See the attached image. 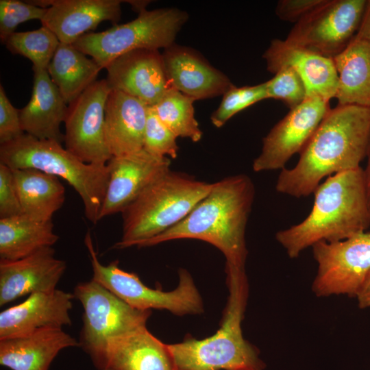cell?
<instances>
[{
  "mask_svg": "<svg viewBox=\"0 0 370 370\" xmlns=\"http://www.w3.org/2000/svg\"><path fill=\"white\" fill-rule=\"evenodd\" d=\"M110 91L106 79L97 80L68 105L65 148L84 162L107 164L112 158L105 132V107Z\"/></svg>",
  "mask_w": 370,
  "mask_h": 370,
  "instance_id": "cell-12",
  "label": "cell"
},
{
  "mask_svg": "<svg viewBox=\"0 0 370 370\" xmlns=\"http://www.w3.org/2000/svg\"><path fill=\"white\" fill-rule=\"evenodd\" d=\"M251 178L237 174L213 183L209 193L180 223L138 247L162 243L195 239L217 247L225 256V267L245 269V231L254 199Z\"/></svg>",
  "mask_w": 370,
  "mask_h": 370,
  "instance_id": "cell-2",
  "label": "cell"
},
{
  "mask_svg": "<svg viewBox=\"0 0 370 370\" xmlns=\"http://www.w3.org/2000/svg\"><path fill=\"white\" fill-rule=\"evenodd\" d=\"M23 214L12 169L0 163V219Z\"/></svg>",
  "mask_w": 370,
  "mask_h": 370,
  "instance_id": "cell-35",
  "label": "cell"
},
{
  "mask_svg": "<svg viewBox=\"0 0 370 370\" xmlns=\"http://www.w3.org/2000/svg\"><path fill=\"white\" fill-rule=\"evenodd\" d=\"M330 101L307 96L298 106L291 109L262 139L260 153L253 162L255 172L283 169L287 162L299 153L314 134L331 108Z\"/></svg>",
  "mask_w": 370,
  "mask_h": 370,
  "instance_id": "cell-13",
  "label": "cell"
},
{
  "mask_svg": "<svg viewBox=\"0 0 370 370\" xmlns=\"http://www.w3.org/2000/svg\"><path fill=\"white\" fill-rule=\"evenodd\" d=\"M367 2V0H323L295 23L285 40L333 58L355 36Z\"/></svg>",
  "mask_w": 370,
  "mask_h": 370,
  "instance_id": "cell-11",
  "label": "cell"
},
{
  "mask_svg": "<svg viewBox=\"0 0 370 370\" xmlns=\"http://www.w3.org/2000/svg\"><path fill=\"white\" fill-rule=\"evenodd\" d=\"M101 370H178L169 344L147 326L111 338Z\"/></svg>",
  "mask_w": 370,
  "mask_h": 370,
  "instance_id": "cell-21",
  "label": "cell"
},
{
  "mask_svg": "<svg viewBox=\"0 0 370 370\" xmlns=\"http://www.w3.org/2000/svg\"><path fill=\"white\" fill-rule=\"evenodd\" d=\"M367 164L364 172V184L367 204L370 214V143L368 148L367 153Z\"/></svg>",
  "mask_w": 370,
  "mask_h": 370,
  "instance_id": "cell-40",
  "label": "cell"
},
{
  "mask_svg": "<svg viewBox=\"0 0 370 370\" xmlns=\"http://www.w3.org/2000/svg\"><path fill=\"white\" fill-rule=\"evenodd\" d=\"M60 44L57 36L42 25L32 31L14 32L4 45L12 54L29 59L32 69L47 70Z\"/></svg>",
  "mask_w": 370,
  "mask_h": 370,
  "instance_id": "cell-30",
  "label": "cell"
},
{
  "mask_svg": "<svg viewBox=\"0 0 370 370\" xmlns=\"http://www.w3.org/2000/svg\"><path fill=\"white\" fill-rule=\"evenodd\" d=\"M228 297L220 328L212 336L169 344L178 370H264L259 351L243 335L249 294L245 269L225 267Z\"/></svg>",
  "mask_w": 370,
  "mask_h": 370,
  "instance_id": "cell-4",
  "label": "cell"
},
{
  "mask_svg": "<svg viewBox=\"0 0 370 370\" xmlns=\"http://www.w3.org/2000/svg\"><path fill=\"white\" fill-rule=\"evenodd\" d=\"M313 193L309 214L275 234L290 258L319 242L343 241L364 232L370 225L361 167L329 176Z\"/></svg>",
  "mask_w": 370,
  "mask_h": 370,
  "instance_id": "cell-3",
  "label": "cell"
},
{
  "mask_svg": "<svg viewBox=\"0 0 370 370\" xmlns=\"http://www.w3.org/2000/svg\"><path fill=\"white\" fill-rule=\"evenodd\" d=\"M105 69L111 90L131 95L147 106H155L171 87L159 50L141 49L127 52Z\"/></svg>",
  "mask_w": 370,
  "mask_h": 370,
  "instance_id": "cell-15",
  "label": "cell"
},
{
  "mask_svg": "<svg viewBox=\"0 0 370 370\" xmlns=\"http://www.w3.org/2000/svg\"><path fill=\"white\" fill-rule=\"evenodd\" d=\"M147 106L123 92L111 90L105 107V132L112 157L143 149Z\"/></svg>",
  "mask_w": 370,
  "mask_h": 370,
  "instance_id": "cell-24",
  "label": "cell"
},
{
  "mask_svg": "<svg viewBox=\"0 0 370 370\" xmlns=\"http://www.w3.org/2000/svg\"><path fill=\"white\" fill-rule=\"evenodd\" d=\"M27 2L47 8L42 25L49 29L60 43L74 44L99 24L109 21L114 25L121 15L119 0H33Z\"/></svg>",
  "mask_w": 370,
  "mask_h": 370,
  "instance_id": "cell-16",
  "label": "cell"
},
{
  "mask_svg": "<svg viewBox=\"0 0 370 370\" xmlns=\"http://www.w3.org/2000/svg\"><path fill=\"white\" fill-rule=\"evenodd\" d=\"M12 172L23 214L38 221H51L65 201V188L59 178L34 169Z\"/></svg>",
  "mask_w": 370,
  "mask_h": 370,
  "instance_id": "cell-26",
  "label": "cell"
},
{
  "mask_svg": "<svg viewBox=\"0 0 370 370\" xmlns=\"http://www.w3.org/2000/svg\"><path fill=\"white\" fill-rule=\"evenodd\" d=\"M358 307L361 309L370 308V272L366 278L357 296Z\"/></svg>",
  "mask_w": 370,
  "mask_h": 370,
  "instance_id": "cell-39",
  "label": "cell"
},
{
  "mask_svg": "<svg viewBox=\"0 0 370 370\" xmlns=\"http://www.w3.org/2000/svg\"><path fill=\"white\" fill-rule=\"evenodd\" d=\"M170 85L196 100L223 95L234 84L195 49L173 44L162 53Z\"/></svg>",
  "mask_w": 370,
  "mask_h": 370,
  "instance_id": "cell-19",
  "label": "cell"
},
{
  "mask_svg": "<svg viewBox=\"0 0 370 370\" xmlns=\"http://www.w3.org/2000/svg\"><path fill=\"white\" fill-rule=\"evenodd\" d=\"M262 58L273 74L284 67L293 69L303 81L307 96L317 95L328 101L335 97L338 75L332 58L280 39L271 42Z\"/></svg>",
  "mask_w": 370,
  "mask_h": 370,
  "instance_id": "cell-20",
  "label": "cell"
},
{
  "mask_svg": "<svg viewBox=\"0 0 370 370\" xmlns=\"http://www.w3.org/2000/svg\"><path fill=\"white\" fill-rule=\"evenodd\" d=\"M317 271L312 291L318 297H356L370 272V232L312 247Z\"/></svg>",
  "mask_w": 370,
  "mask_h": 370,
  "instance_id": "cell-10",
  "label": "cell"
},
{
  "mask_svg": "<svg viewBox=\"0 0 370 370\" xmlns=\"http://www.w3.org/2000/svg\"><path fill=\"white\" fill-rule=\"evenodd\" d=\"M109 180L99 221L121 212L158 177L170 169L171 159L155 156L146 150L112 157L107 163Z\"/></svg>",
  "mask_w": 370,
  "mask_h": 370,
  "instance_id": "cell-14",
  "label": "cell"
},
{
  "mask_svg": "<svg viewBox=\"0 0 370 370\" xmlns=\"http://www.w3.org/2000/svg\"><path fill=\"white\" fill-rule=\"evenodd\" d=\"M66 269V262L55 256L53 247L16 260H0V306L34 293L56 289Z\"/></svg>",
  "mask_w": 370,
  "mask_h": 370,
  "instance_id": "cell-18",
  "label": "cell"
},
{
  "mask_svg": "<svg viewBox=\"0 0 370 370\" xmlns=\"http://www.w3.org/2000/svg\"><path fill=\"white\" fill-rule=\"evenodd\" d=\"M213 183L171 169L151 182L121 213L122 249L152 238L182 221L209 193Z\"/></svg>",
  "mask_w": 370,
  "mask_h": 370,
  "instance_id": "cell-5",
  "label": "cell"
},
{
  "mask_svg": "<svg viewBox=\"0 0 370 370\" xmlns=\"http://www.w3.org/2000/svg\"><path fill=\"white\" fill-rule=\"evenodd\" d=\"M47 10L27 1L0 0L1 42L5 44L19 24L31 20L41 21Z\"/></svg>",
  "mask_w": 370,
  "mask_h": 370,
  "instance_id": "cell-34",
  "label": "cell"
},
{
  "mask_svg": "<svg viewBox=\"0 0 370 370\" xmlns=\"http://www.w3.org/2000/svg\"><path fill=\"white\" fill-rule=\"evenodd\" d=\"M266 99L267 82L242 87L233 85L223 95L219 108L211 114V122L216 127H221L238 112Z\"/></svg>",
  "mask_w": 370,
  "mask_h": 370,
  "instance_id": "cell-31",
  "label": "cell"
},
{
  "mask_svg": "<svg viewBox=\"0 0 370 370\" xmlns=\"http://www.w3.org/2000/svg\"><path fill=\"white\" fill-rule=\"evenodd\" d=\"M34 84L28 103L19 110L25 134L41 140L62 143L60 125L64 121L68 106L47 70L32 69Z\"/></svg>",
  "mask_w": 370,
  "mask_h": 370,
  "instance_id": "cell-22",
  "label": "cell"
},
{
  "mask_svg": "<svg viewBox=\"0 0 370 370\" xmlns=\"http://www.w3.org/2000/svg\"><path fill=\"white\" fill-rule=\"evenodd\" d=\"M0 163L12 169H34L65 180L80 197L86 217L93 224L99 221L109 180L107 164L84 162L62 143L25 133L0 145Z\"/></svg>",
  "mask_w": 370,
  "mask_h": 370,
  "instance_id": "cell-6",
  "label": "cell"
},
{
  "mask_svg": "<svg viewBox=\"0 0 370 370\" xmlns=\"http://www.w3.org/2000/svg\"><path fill=\"white\" fill-rule=\"evenodd\" d=\"M323 0H280L275 14L282 21L297 23L318 7Z\"/></svg>",
  "mask_w": 370,
  "mask_h": 370,
  "instance_id": "cell-37",
  "label": "cell"
},
{
  "mask_svg": "<svg viewBox=\"0 0 370 370\" xmlns=\"http://www.w3.org/2000/svg\"><path fill=\"white\" fill-rule=\"evenodd\" d=\"M267 98L282 101L289 108L300 105L306 98L305 86L300 77L290 67H284L267 81Z\"/></svg>",
  "mask_w": 370,
  "mask_h": 370,
  "instance_id": "cell-33",
  "label": "cell"
},
{
  "mask_svg": "<svg viewBox=\"0 0 370 370\" xmlns=\"http://www.w3.org/2000/svg\"><path fill=\"white\" fill-rule=\"evenodd\" d=\"M84 244L92 269V278L130 306L140 310H166L183 316L204 312L199 292L190 273L179 270V283L171 291L154 289L145 285L134 273L121 269L119 261L104 265L98 259L90 232L88 231Z\"/></svg>",
  "mask_w": 370,
  "mask_h": 370,
  "instance_id": "cell-8",
  "label": "cell"
},
{
  "mask_svg": "<svg viewBox=\"0 0 370 370\" xmlns=\"http://www.w3.org/2000/svg\"><path fill=\"white\" fill-rule=\"evenodd\" d=\"M58 239L52 220L38 221L24 214L0 219V260L23 258L53 247Z\"/></svg>",
  "mask_w": 370,
  "mask_h": 370,
  "instance_id": "cell-27",
  "label": "cell"
},
{
  "mask_svg": "<svg viewBox=\"0 0 370 370\" xmlns=\"http://www.w3.org/2000/svg\"><path fill=\"white\" fill-rule=\"evenodd\" d=\"M24 134L19 118V110L12 106L1 84L0 145L15 140Z\"/></svg>",
  "mask_w": 370,
  "mask_h": 370,
  "instance_id": "cell-36",
  "label": "cell"
},
{
  "mask_svg": "<svg viewBox=\"0 0 370 370\" xmlns=\"http://www.w3.org/2000/svg\"><path fill=\"white\" fill-rule=\"evenodd\" d=\"M332 59L338 75V105L370 108V42L354 36Z\"/></svg>",
  "mask_w": 370,
  "mask_h": 370,
  "instance_id": "cell-25",
  "label": "cell"
},
{
  "mask_svg": "<svg viewBox=\"0 0 370 370\" xmlns=\"http://www.w3.org/2000/svg\"><path fill=\"white\" fill-rule=\"evenodd\" d=\"M370 143V108L337 105L328 112L299 153L296 165L281 170L275 189L300 198L325 177L360 167Z\"/></svg>",
  "mask_w": 370,
  "mask_h": 370,
  "instance_id": "cell-1",
  "label": "cell"
},
{
  "mask_svg": "<svg viewBox=\"0 0 370 370\" xmlns=\"http://www.w3.org/2000/svg\"><path fill=\"white\" fill-rule=\"evenodd\" d=\"M79 342L62 328H45L0 340V365L11 370H49L64 349Z\"/></svg>",
  "mask_w": 370,
  "mask_h": 370,
  "instance_id": "cell-23",
  "label": "cell"
},
{
  "mask_svg": "<svg viewBox=\"0 0 370 370\" xmlns=\"http://www.w3.org/2000/svg\"><path fill=\"white\" fill-rule=\"evenodd\" d=\"M73 293L60 289L30 294L23 302L0 313V340L72 323Z\"/></svg>",
  "mask_w": 370,
  "mask_h": 370,
  "instance_id": "cell-17",
  "label": "cell"
},
{
  "mask_svg": "<svg viewBox=\"0 0 370 370\" xmlns=\"http://www.w3.org/2000/svg\"><path fill=\"white\" fill-rule=\"evenodd\" d=\"M73 294L83 308L79 347L98 370L101 369L108 342L145 327L151 314V310L134 308L93 280L78 283Z\"/></svg>",
  "mask_w": 370,
  "mask_h": 370,
  "instance_id": "cell-9",
  "label": "cell"
},
{
  "mask_svg": "<svg viewBox=\"0 0 370 370\" xmlns=\"http://www.w3.org/2000/svg\"><path fill=\"white\" fill-rule=\"evenodd\" d=\"M177 136L159 119L153 106H147L143 149L160 158H175L179 147Z\"/></svg>",
  "mask_w": 370,
  "mask_h": 370,
  "instance_id": "cell-32",
  "label": "cell"
},
{
  "mask_svg": "<svg viewBox=\"0 0 370 370\" xmlns=\"http://www.w3.org/2000/svg\"><path fill=\"white\" fill-rule=\"evenodd\" d=\"M101 69L73 45L60 43L47 71L69 105L97 81Z\"/></svg>",
  "mask_w": 370,
  "mask_h": 370,
  "instance_id": "cell-28",
  "label": "cell"
},
{
  "mask_svg": "<svg viewBox=\"0 0 370 370\" xmlns=\"http://www.w3.org/2000/svg\"><path fill=\"white\" fill-rule=\"evenodd\" d=\"M195 101L171 86L152 106L159 119L177 138H187L197 143L202 138L203 132L195 116Z\"/></svg>",
  "mask_w": 370,
  "mask_h": 370,
  "instance_id": "cell-29",
  "label": "cell"
},
{
  "mask_svg": "<svg viewBox=\"0 0 370 370\" xmlns=\"http://www.w3.org/2000/svg\"><path fill=\"white\" fill-rule=\"evenodd\" d=\"M188 18V14L177 8L145 10L127 23L115 25L103 32L86 33L73 45L105 69L127 52L171 47Z\"/></svg>",
  "mask_w": 370,
  "mask_h": 370,
  "instance_id": "cell-7",
  "label": "cell"
},
{
  "mask_svg": "<svg viewBox=\"0 0 370 370\" xmlns=\"http://www.w3.org/2000/svg\"><path fill=\"white\" fill-rule=\"evenodd\" d=\"M355 37L370 42V0H367L362 18Z\"/></svg>",
  "mask_w": 370,
  "mask_h": 370,
  "instance_id": "cell-38",
  "label": "cell"
}]
</instances>
